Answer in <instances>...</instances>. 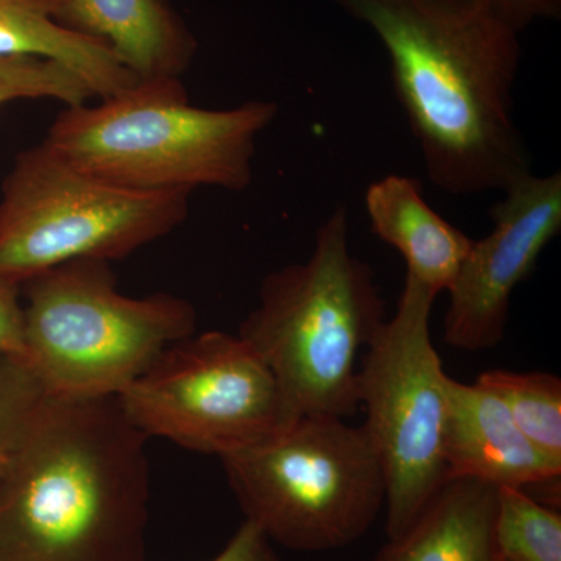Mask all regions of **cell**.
<instances>
[{"label": "cell", "mask_w": 561, "mask_h": 561, "mask_svg": "<svg viewBox=\"0 0 561 561\" xmlns=\"http://www.w3.org/2000/svg\"><path fill=\"white\" fill-rule=\"evenodd\" d=\"M383 321L370 265L351 253L348 213L337 208L320 225L308 261L265 276L260 302L239 328L275 376L284 427L357 411V357Z\"/></svg>", "instance_id": "4"}, {"label": "cell", "mask_w": 561, "mask_h": 561, "mask_svg": "<svg viewBox=\"0 0 561 561\" xmlns=\"http://www.w3.org/2000/svg\"><path fill=\"white\" fill-rule=\"evenodd\" d=\"M524 28L537 18H556L560 14L561 0H501Z\"/></svg>", "instance_id": "22"}, {"label": "cell", "mask_w": 561, "mask_h": 561, "mask_svg": "<svg viewBox=\"0 0 561 561\" xmlns=\"http://www.w3.org/2000/svg\"><path fill=\"white\" fill-rule=\"evenodd\" d=\"M365 208L375 234L404 257L409 276L435 297L451 289L472 239L427 205L419 180L383 176L368 187Z\"/></svg>", "instance_id": "13"}, {"label": "cell", "mask_w": 561, "mask_h": 561, "mask_svg": "<svg viewBox=\"0 0 561 561\" xmlns=\"http://www.w3.org/2000/svg\"><path fill=\"white\" fill-rule=\"evenodd\" d=\"M162 2H168L169 3V0H162Z\"/></svg>", "instance_id": "24"}, {"label": "cell", "mask_w": 561, "mask_h": 561, "mask_svg": "<svg viewBox=\"0 0 561 561\" xmlns=\"http://www.w3.org/2000/svg\"><path fill=\"white\" fill-rule=\"evenodd\" d=\"M491 209L493 230L472 241L449 294L445 341L479 353L496 348L507 330L515 287L561 230V173H524Z\"/></svg>", "instance_id": "10"}, {"label": "cell", "mask_w": 561, "mask_h": 561, "mask_svg": "<svg viewBox=\"0 0 561 561\" xmlns=\"http://www.w3.org/2000/svg\"><path fill=\"white\" fill-rule=\"evenodd\" d=\"M55 5L57 0H0V57L60 62L99 99L114 98L139 83L108 44L55 20Z\"/></svg>", "instance_id": "15"}, {"label": "cell", "mask_w": 561, "mask_h": 561, "mask_svg": "<svg viewBox=\"0 0 561 561\" xmlns=\"http://www.w3.org/2000/svg\"><path fill=\"white\" fill-rule=\"evenodd\" d=\"M496 552L505 561H561V515L515 486L497 489Z\"/></svg>", "instance_id": "17"}, {"label": "cell", "mask_w": 561, "mask_h": 561, "mask_svg": "<svg viewBox=\"0 0 561 561\" xmlns=\"http://www.w3.org/2000/svg\"><path fill=\"white\" fill-rule=\"evenodd\" d=\"M147 440L117 397L46 394L0 470V561H146Z\"/></svg>", "instance_id": "2"}, {"label": "cell", "mask_w": 561, "mask_h": 561, "mask_svg": "<svg viewBox=\"0 0 561 561\" xmlns=\"http://www.w3.org/2000/svg\"><path fill=\"white\" fill-rule=\"evenodd\" d=\"M25 360L49 397H121L158 356L197 332L184 298L121 294L110 262H66L22 284Z\"/></svg>", "instance_id": "5"}, {"label": "cell", "mask_w": 561, "mask_h": 561, "mask_svg": "<svg viewBox=\"0 0 561 561\" xmlns=\"http://www.w3.org/2000/svg\"><path fill=\"white\" fill-rule=\"evenodd\" d=\"M190 197L116 186L44 142L22 150L2 183L0 279L21 287L66 262L124 260L175 231Z\"/></svg>", "instance_id": "7"}, {"label": "cell", "mask_w": 561, "mask_h": 561, "mask_svg": "<svg viewBox=\"0 0 561 561\" xmlns=\"http://www.w3.org/2000/svg\"><path fill=\"white\" fill-rule=\"evenodd\" d=\"M479 386L493 391L538 451L561 465V379L552 373L490 370Z\"/></svg>", "instance_id": "16"}, {"label": "cell", "mask_w": 561, "mask_h": 561, "mask_svg": "<svg viewBox=\"0 0 561 561\" xmlns=\"http://www.w3.org/2000/svg\"><path fill=\"white\" fill-rule=\"evenodd\" d=\"M44 398L46 391L27 360L0 354V470Z\"/></svg>", "instance_id": "19"}, {"label": "cell", "mask_w": 561, "mask_h": 561, "mask_svg": "<svg viewBox=\"0 0 561 561\" xmlns=\"http://www.w3.org/2000/svg\"><path fill=\"white\" fill-rule=\"evenodd\" d=\"M496 561H505L504 559H501L500 556H496Z\"/></svg>", "instance_id": "23"}, {"label": "cell", "mask_w": 561, "mask_h": 561, "mask_svg": "<svg viewBox=\"0 0 561 561\" xmlns=\"http://www.w3.org/2000/svg\"><path fill=\"white\" fill-rule=\"evenodd\" d=\"M443 456L448 479L523 490L560 483L561 465L538 451L504 402L479 383L449 379Z\"/></svg>", "instance_id": "11"}, {"label": "cell", "mask_w": 561, "mask_h": 561, "mask_svg": "<svg viewBox=\"0 0 561 561\" xmlns=\"http://www.w3.org/2000/svg\"><path fill=\"white\" fill-rule=\"evenodd\" d=\"M21 287L0 279V354L25 360L24 308Z\"/></svg>", "instance_id": "20"}, {"label": "cell", "mask_w": 561, "mask_h": 561, "mask_svg": "<svg viewBox=\"0 0 561 561\" xmlns=\"http://www.w3.org/2000/svg\"><path fill=\"white\" fill-rule=\"evenodd\" d=\"M220 461L245 522L290 551L346 548L386 505V479L367 435L341 416H301Z\"/></svg>", "instance_id": "6"}, {"label": "cell", "mask_w": 561, "mask_h": 561, "mask_svg": "<svg viewBox=\"0 0 561 561\" xmlns=\"http://www.w3.org/2000/svg\"><path fill=\"white\" fill-rule=\"evenodd\" d=\"M276 114V103L264 101L198 108L181 79L139 81L99 105L66 106L43 142L80 171L127 190L239 192L253 180L257 138Z\"/></svg>", "instance_id": "3"}, {"label": "cell", "mask_w": 561, "mask_h": 561, "mask_svg": "<svg viewBox=\"0 0 561 561\" xmlns=\"http://www.w3.org/2000/svg\"><path fill=\"white\" fill-rule=\"evenodd\" d=\"M496 486L449 478L373 561H496Z\"/></svg>", "instance_id": "14"}, {"label": "cell", "mask_w": 561, "mask_h": 561, "mask_svg": "<svg viewBox=\"0 0 561 561\" xmlns=\"http://www.w3.org/2000/svg\"><path fill=\"white\" fill-rule=\"evenodd\" d=\"M55 20L108 44L139 81L181 79L197 39L162 0H57Z\"/></svg>", "instance_id": "12"}, {"label": "cell", "mask_w": 561, "mask_h": 561, "mask_svg": "<svg viewBox=\"0 0 561 561\" xmlns=\"http://www.w3.org/2000/svg\"><path fill=\"white\" fill-rule=\"evenodd\" d=\"M386 47L391 81L438 190L505 191L530 172L513 88L522 22L501 0H334Z\"/></svg>", "instance_id": "1"}, {"label": "cell", "mask_w": 561, "mask_h": 561, "mask_svg": "<svg viewBox=\"0 0 561 561\" xmlns=\"http://www.w3.org/2000/svg\"><path fill=\"white\" fill-rule=\"evenodd\" d=\"M117 398L147 438L219 459L284 427L271 368L241 335L221 331L173 343Z\"/></svg>", "instance_id": "9"}, {"label": "cell", "mask_w": 561, "mask_h": 561, "mask_svg": "<svg viewBox=\"0 0 561 561\" xmlns=\"http://www.w3.org/2000/svg\"><path fill=\"white\" fill-rule=\"evenodd\" d=\"M94 98L88 84L60 62L0 57V106L18 101H57L77 106Z\"/></svg>", "instance_id": "18"}, {"label": "cell", "mask_w": 561, "mask_h": 561, "mask_svg": "<svg viewBox=\"0 0 561 561\" xmlns=\"http://www.w3.org/2000/svg\"><path fill=\"white\" fill-rule=\"evenodd\" d=\"M210 561H280L273 542L254 524L243 522L224 549Z\"/></svg>", "instance_id": "21"}, {"label": "cell", "mask_w": 561, "mask_h": 561, "mask_svg": "<svg viewBox=\"0 0 561 561\" xmlns=\"http://www.w3.org/2000/svg\"><path fill=\"white\" fill-rule=\"evenodd\" d=\"M435 295L405 275L393 319L368 343L359 371L362 424L386 479V531L400 537L448 481L443 434L449 376L431 339Z\"/></svg>", "instance_id": "8"}]
</instances>
